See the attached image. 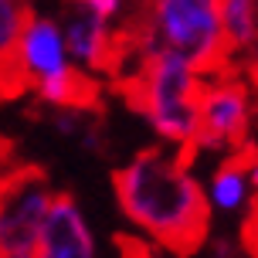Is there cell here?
Wrapping results in <instances>:
<instances>
[{"instance_id": "cell-1", "label": "cell", "mask_w": 258, "mask_h": 258, "mask_svg": "<svg viewBox=\"0 0 258 258\" xmlns=\"http://www.w3.org/2000/svg\"><path fill=\"white\" fill-rule=\"evenodd\" d=\"M119 211L173 255H194L211 231L207 187L190 170L183 150L146 146L112 173Z\"/></svg>"}, {"instance_id": "cell-2", "label": "cell", "mask_w": 258, "mask_h": 258, "mask_svg": "<svg viewBox=\"0 0 258 258\" xmlns=\"http://www.w3.org/2000/svg\"><path fill=\"white\" fill-rule=\"evenodd\" d=\"M122 38L126 51H136L140 61L177 54L204 75H214L231 61L221 0H146L143 14L126 24Z\"/></svg>"}, {"instance_id": "cell-3", "label": "cell", "mask_w": 258, "mask_h": 258, "mask_svg": "<svg viewBox=\"0 0 258 258\" xmlns=\"http://www.w3.org/2000/svg\"><path fill=\"white\" fill-rule=\"evenodd\" d=\"M207 75L177 54L140 61L129 82V102L163 146L194 153L201 136V95Z\"/></svg>"}, {"instance_id": "cell-4", "label": "cell", "mask_w": 258, "mask_h": 258, "mask_svg": "<svg viewBox=\"0 0 258 258\" xmlns=\"http://www.w3.org/2000/svg\"><path fill=\"white\" fill-rule=\"evenodd\" d=\"M11 61L21 75V82L44 105L61 109V105L92 102V75L85 68H78L75 58H72L61 17L31 14Z\"/></svg>"}, {"instance_id": "cell-5", "label": "cell", "mask_w": 258, "mask_h": 258, "mask_svg": "<svg viewBox=\"0 0 258 258\" xmlns=\"http://www.w3.org/2000/svg\"><path fill=\"white\" fill-rule=\"evenodd\" d=\"M54 197L58 190L48 173L31 163L0 173V255H38V241Z\"/></svg>"}, {"instance_id": "cell-6", "label": "cell", "mask_w": 258, "mask_h": 258, "mask_svg": "<svg viewBox=\"0 0 258 258\" xmlns=\"http://www.w3.org/2000/svg\"><path fill=\"white\" fill-rule=\"evenodd\" d=\"M258 119L255 95L241 78L231 75H207L201 95V136L194 153H241L248 146L251 126Z\"/></svg>"}, {"instance_id": "cell-7", "label": "cell", "mask_w": 258, "mask_h": 258, "mask_svg": "<svg viewBox=\"0 0 258 258\" xmlns=\"http://www.w3.org/2000/svg\"><path fill=\"white\" fill-rule=\"evenodd\" d=\"M61 27L78 68H85L89 75H105L119 68V58L126 54V38L122 31H116L119 24L92 14L82 4H64Z\"/></svg>"}, {"instance_id": "cell-8", "label": "cell", "mask_w": 258, "mask_h": 258, "mask_svg": "<svg viewBox=\"0 0 258 258\" xmlns=\"http://www.w3.org/2000/svg\"><path fill=\"white\" fill-rule=\"evenodd\" d=\"M34 258H99V241L75 197H54Z\"/></svg>"}, {"instance_id": "cell-9", "label": "cell", "mask_w": 258, "mask_h": 258, "mask_svg": "<svg viewBox=\"0 0 258 258\" xmlns=\"http://www.w3.org/2000/svg\"><path fill=\"white\" fill-rule=\"evenodd\" d=\"M251 153V150H248ZM248 153H228L218 167L211 170L207 177V201H211V211L214 214H224V218H238L251 207V197H255V183H251V170H248Z\"/></svg>"}, {"instance_id": "cell-10", "label": "cell", "mask_w": 258, "mask_h": 258, "mask_svg": "<svg viewBox=\"0 0 258 258\" xmlns=\"http://www.w3.org/2000/svg\"><path fill=\"white\" fill-rule=\"evenodd\" d=\"M224 4V27L231 41V54L258 51V0H221Z\"/></svg>"}, {"instance_id": "cell-11", "label": "cell", "mask_w": 258, "mask_h": 258, "mask_svg": "<svg viewBox=\"0 0 258 258\" xmlns=\"http://www.w3.org/2000/svg\"><path fill=\"white\" fill-rule=\"evenodd\" d=\"M31 21L27 0H0V61H11L17 51L21 31Z\"/></svg>"}, {"instance_id": "cell-12", "label": "cell", "mask_w": 258, "mask_h": 258, "mask_svg": "<svg viewBox=\"0 0 258 258\" xmlns=\"http://www.w3.org/2000/svg\"><path fill=\"white\" fill-rule=\"evenodd\" d=\"M64 4H82V7H89L92 14L105 17V21L122 24V21H126V4L129 0H64Z\"/></svg>"}, {"instance_id": "cell-13", "label": "cell", "mask_w": 258, "mask_h": 258, "mask_svg": "<svg viewBox=\"0 0 258 258\" xmlns=\"http://www.w3.org/2000/svg\"><path fill=\"white\" fill-rule=\"evenodd\" d=\"M24 89H27V85L21 82L14 61H0V102H7V99H14V95H21Z\"/></svg>"}, {"instance_id": "cell-14", "label": "cell", "mask_w": 258, "mask_h": 258, "mask_svg": "<svg viewBox=\"0 0 258 258\" xmlns=\"http://www.w3.org/2000/svg\"><path fill=\"white\" fill-rule=\"evenodd\" d=\"M248 170H251V183H255V190H258V156H255V150L248 156Z\"/></svg>"}, {"instance_id": "cell-15", "label": "cell", "mask_w": 258, "mask_h": 258, "mask_svg": "<svg viewBox=\"0 0 258 258\" xmlns=\"http://www.w3.org/2000/svg\"><path fill=\"white\" fill-rule=\"evenodd\" d=\"M214 258H228V248L221 245V248H218V251H214Z\"/></svg>"}, {"instance_id": "cell-16", "label": "cell", "mask_w": 258, "mask_h": 258, "mask_svg": "<svg viewBox=\"0 0 258 258\" xmlns=\"http://www.w3.org/2000/svg\"><path fill=\"white\" fill-rule=\"evenodd\" d=\"M0 258H14V255H0Z\"/></svg>"}]
</instances>
